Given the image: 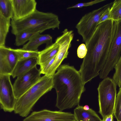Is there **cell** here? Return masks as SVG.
Listing matches in <instances>:
<instances>
[{
  "label": "cell",
  "mask_w": 121,
  "mask_h": 121,
  "mask_svg": "<svg viewBox=\"0 0 121 121\" xmlns=\"http://www.w3.org/2000/svg\"><path fill=\"white\" fill-rule=\"evenodd\" d=\"M41 74L36 66L17 77L13 85L16 98H19L36 83L41 78Z\"/></svg>",
  "instance_id": "10"
},
{
  "label": "cell",
  "mask_w": 121,
  "mask_h": 121,
  "mask_svg": "<svg viewBox=\"0 0 121 121\" xmlns=\"http://www.w3.org/2000/svg\"><path fill=\"white\" fill-rule=\"evenodd\" d=\"M116 31L108 57L99 76L101 79L107 77L114 68L121 54V19L116 22Z\"/></svg>",
  "instance_id": "7"
},
{
  "label": "cell",
  "mask_w": 121,
  "mask_h": 121,
  "mask_svg": "<svg viewBox=\"0 0 121 121\" xmlns=\"http://www.w3.org/2000/svg\"><path fill=\"white\" fill-rule=\"evenodd\" d=\"M53 76V87L57 94L56 106L62 111L79 105L85 90L79 71L73 66L60 65Z\"/></svg>",
  "instance_id": "2"
},
{
  "label": "cell",
  "mask_w": 121,
  "mask_h": 121,
  "mask_svg": "<svg viewBox=\"0 0 121 121\" xmlns=\"http://www.w3.org/2000/svg\"><path fill=\"white\" fill-rule=\"evenodd\" d=\"M62 33L55 40V42L59 45V50L53 63L45 75L53 76L63 61L67 57L74 34L73 31L69 30L67 29H65Z\"/></svg>",
  "instance_id": "8"
},
{
  "label": "cell",
  "mask_w": 121,
  "mask_h": 121,
  "mask_svg": "<svg viewBox=\"0 0 121 121\" xmlns=\"http://www.w3.org/2000/svg\"><path fill=\"white\" fill-rule=\"evenodd\" d=\"M59 45L56 42L39 51L38 65L40 66L49 61L56 56L58 51Z\"/></svg>",
  "instance_id": "16"
},
{
  "label": "cell",
  "mask_w": 121,
  "mask_h": 121,
  "mask_svg": "<svg viewBox=\"0 0 121 121\" xmlns=\"http://www.w3.org/2000/svg\"><path fill=\"white\" fill-rule=\"evenodd\" d=\"M38 63V57L19 60L13 71L11 76L13 78L17 77L36 66Z\"/></svg>",
  "instance_id": "14"
},
{
  "label": "cell",
  "mask_w": 121,
  "mask_h": 121,
  "mask_svg": "<svg viewBox=\"0 0 121 121\" xmlns=\"http://www.w3.org/2000/svg\"><path fill=\"white\" fill-rule=\"evenodd\" d=\"M116 25V22L112 19L98 24L86 45L87 53L79 71L83 81L89 82L99 75L107 60Z\"/></svg>",
  "instance_id": "1"
},
{
  "label": "cell",
  "mask_w": 121,
  "mask_h": 121,
  "mask_svg": "<svg viewBox=\"0 0 121 121\" xmlns=\"http://www.w3.org/2000/svg\"><path fill=\"white\" fill-rule=\"evenodd\" d=\"M111 7L108 8L102 14L98 23V25L107 20L111 19L110 13Z\"/></svg>",
  "instance_id": "27"
},
{
  "label": "cell",
  "mask_w": 121,
  "mask_h": 121,
  "mask_svg": "<svg viewBox=\"0 0 121 121\" xmlns=\"http://www.w3.org/2000/svg\"><path fill=\"white\" fill-rule=\"evenodd\" d=\"M10 19L5 18L0 13V46L5 45L6 38L11 26Z\"/></svg>",
  "instance_id": "18"
},
{
  "label": "cell",
  "mask_w": 121,
  "mask_h": 121,
  "mask_svg": "<svg viewBox=\"0 0 121 121\" xmlns=\"http://www.w3.org/2000/svg\"><path fill=\"white\" fill-rule=\"evenodd\" d=\"M52 40V37L49 34L42 35L37 33L23 46L22 48L27 50L37 51L39 47L43 44H45L46 47L52 44L53 43Z\"/></svg>",
  "instance_id": "13"
},
{
  "label": "cell",
  "mask_w": 121,
  "mask_h": 121,
  "mask_svg": "<svg viewBox=\"0 0 121 121\" xmlns=\"http://www.w3.org/2000/svg\"><path fill=\"white\" fill-rule=\"evenodd\" d=\"M23 121H76L73 114L71 112L52 111L44 109L34 111Z\"/></svg>",
  "instance_id": "11"
},
{
  "label": "cell",
  "mask_w": 121,
  "mask_h": 121,
  "mask_svg": "<svg viewBox=\"0 0 121 121\" xmlns=\"http://www.w3.org/2000/svg\"><path fill=\"white\" fill-rule=\"evenodd\" d=\"M111 19L117 22L121 19V0H115L110 8Z\"/></svg>",
  "instance_id": "20"
},
{
  "label": "cell",
  "mask_w": 121,
  "mask_h": 121,
  "mask_svg": "<svg viewBox=\"0 0 121 121\" xmlns=\"http://www.w3.org/2000/svg\"><path fill=\"white\" fill-rule=\"evenodd\" d=\"M11 76L0 74V105L5 112L14 111L17 99L10 79Z\"/></svg>",
  "instance_id": "9"
},
{
  "label": "cell",
  "mask_w": 121,
  "mask_h": 121,
  "mask_svg": "<svg viewBox=\"0 0 121 121\" xmlns=\"http://www.w3.org/2000/svg\"><path fill=\"white\" fill-rule=\"evenodd\" d=\"M17 54L19 60L34 57H38L39 51L24 50L22 48L13 49Z\"/></svg>",
  "instance_id": "21"
},
{
  "label": "cell",
  "mask_w": 121,
  "mask_h": 121,
  "mask_svg": "<svg viewBox=\"0 0 121 121\" xmlns=\"http://www.w3.org/2000/svg\"><path fill=\"white\" fill-rule=\"evenodd\" d=\"M13 10L11 20L17 21L33 13L36 9L37 2L35 0H11Z\"/></svg>",
  "instance_id": "12"
},
{
  "label": "cell",
  "mask_w": 121,
  "mask_h": 121,
  "mask_svg": "<svg viewBox=\"0 0 121 121\" xmlns=\"http://www.w3.org/2000/svg\"><path fill=\"white\" fill-rule=\"evenodd\" d=\"M38 33H34L28 32H23L15 35V39L14 45L19 46L24 44L29 41L35 34Z\"/></svg>",
  "instance_id": "22"
},
{
  "label": "cell",
  "mask_w": 121,
  "mask_h": 121,
  "mask_svg": "<svg viewBox=\"0 0 121 121\" xmlns=\"http://www.w3.org/2000/svg\"><path fill=\"white\" fill-rule=\"evenodd\" d=\"M0 13L6 18H12L13 10L11 0H0Z\"/></svg>",
  "instance_id": "19"
},
{
  "label": "cell",
  "mask_w": 121,
  "mask_h": 121,
  "mask_svg": "<svg viewBox=\"0 0 121 121\" xmlns=\"http://www.w3.org/2000/svg\"><path fill=\"white\" fill-rule=\"evenodd\" d=\"M60 23L58 15L51 12H44L36 9L21 19L11 21V33L15 35L23 32L41 33L46 30L59 29Z\"/></svg>",
  "instance_id": "3"
},
{
  "label": "cell",
  "mask_w": 121,
  "mask_h": 121,
  "mask_svg": "<svg viewBox=\"0 0 121 121\" xmlns=\"http://www.w3.org/2000/svg\"><path fill=\"white\" fill-rule=\"evenodd\" d=\"M87 49L85 44L82 43L78 47L77 50V54L79 58H83L86 56Z\"/></svg>",
  "instance_id": "26"
},
{
  "label": "cell",
  "mask_w": 121,
  "mask_h": 121,
  "mask_svg": "<svg viewBox=\"0 0 121 121\" xmlns=\"http://www.w3.org/2000/svg\"><path fill=\"white\" fill-rule=\"evenodd\" d=\"M53 76L46 75L17 99L14 112L23 117L28 116L35 104L43 95L53 87Z\"/></svg>",
  "instance_id": "4"
},
{
  "label": "cell",
  "mask_w": 121,
  "mask_h": 121,
  "mask_svg": "<svg viewBox=\"0 0 121 121\" xmlns=\"http://www.w3.org/2000/svg\"><path fill=\"white\" fill-rule=\"evenodd\" d=\"M114 68L115 69V72L112 79L119 88H121V56Z\"/></svg>",
  "instance_id": "23"
},
{
  "label": "cell",
  "mask_w": 121,
  "mask_h": 121,
  "mask_svg": "<svg viewBox=\"0 0 121 121\" xmlns=\"http://www.w3.org/2000/svg\"><path fill=\"white\" fill-rule=\"evenodd\" d=\"M113 115H111L107 117L105 119L102 120V121H113Z\"/></svg>",
  "instance_id": "28"
},
{
  "label": "cell",
  "mask_w": 121,
  "mask_h": 121,
  "mask_svg": "<svg viewBox=\"0 0 121 121\" xmlns=\"http://www.w3.org/2000/svg\"><path fill=\"white\" fill-rule=\"evenodd\" d=\"M113 115L117 121H121V88L117 95Z\"/></svg>",
  "instance_id": "24"
},
{
  "label": "cell",
  "mask_w": 121,
  "mask_h": 121,
  "mask_svg": "<svg viewBox=\"0 0 121 121\" xmlns=\"http://www.w3.org/2000/svg\"><path fill=\"white\" fill-rule=\"evenodd\" d=\"M113 3V2L108 3L86 14L76 25L78 33L82 36V41L86 45L95 31L101 15L108 8L112 6Z\"/></svg>",
  "instance_id": "6"
},
{
  "label": "cell",
  "mask_w": 121,
  "mask_h": 121,
  "mask_svg": "<svg viewBox=\"0 0 121 121\" xmlns=\"http://www.w3.org/2000/svg\"><path fill=\"white\" fill-rule=\"evenodd\" d=\"M117 85L112 79L107 77L101 82L97 88L99 112L105 119L114 113L116 97Z\"/></svg>",
  "instance_id": "5"
},
{
  "label": "cell",
  "mask_w": 121,
  "mask_h": 121,
  "mask_svg": "<svg viewBox=\"0 0 121 121\" xmlns=\"http://www.w3.org/2000/svg\"><path fill=\"white\" fill-rule=\"evenodd\" d=\"M73 114L76 121H102L96 112L91 108L88 110L83 106L78 105L74 110Z\"/></svg>",
  "instance_id": "15"
},
{
  "label": "cell",
  "mask_w": 121,
  "mask_h": 121,
  "mask_svg": "<svg viewBox=\"0 0 121 121\" xmlns=\"http://www.w3.org/2000/svg\"><path fill=\"white\" fill-rule=\"evenodd\" d=\"M106 1V0H95L86 3H79L73 6L68 7L67 9L73 8H80L92 6L93 5Z\"/></svg>",
  "instance_id": "25"
},
{
  "label": "cell",
  "mask_w": 121,
  "mask_h": 121,
  "mask_svg": "<svg viewBox=\"0 0 121 121\" xmlns=\"http://www.w3.org/2000/svg\"><path fill=\"white\" fill-rule=\"evenodd\" d=\"M5 45L0 46V74L11 76L12 71L9 67Z\"/></svg>",
  "instance_id": "17"
},
{
  "label": "cell",
  "mask_w": 121,
  "mask_h": 121,
  "mask_svg": "<svg viewBox=\"0 0 121 121\" xmlns=\"http://www.w3.org/2000/svg\"><path fill=\"white\" fill-rule=\"evenodd\" d=\"M90 108L89 106L87 105H85L83 106V108L85 110H89Z\"/></svg>",
  "instance_id": "29"
}]
</instances>
